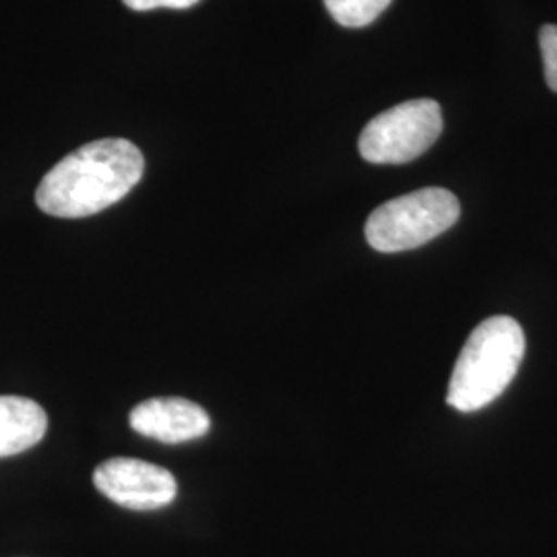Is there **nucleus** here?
I'll use <instances>...</instances> for the list:
<instances>
[{
    "label": "nucleus",
    "instance_id": "6e6552de",
    "mask_svg": "<svg viewBox=\"0 0 557 557\" xmlns=\"http://www.w3.org/2000/svg\"><path fill=\"white\" fill-rule=\"evenodd\" d=\"M391 2L393 0H324V7L338 25L358 29L379 20Z\"/></svg>",
    "mask_w": 557,
    "mask_h": 557
},
{
    "label": "nucleus",
    "instance_id": "f03ea898",
    "mask_svg": "<svg viewBox=\"0 0 557 557\" xmlns=\"http://www.w3.org/2000/svg\"><path fill=\"white\" fill-rule=\"evenodd\" d=\"M527 354L524 331L510 317H490L467 338L450 376L446 403L460 413L487 407L512 384Z\"/></svg>",
    "mask_w": 557,
    "mask_h": 557
},
{
    "label": "nucleus",
    "instance_id": "39448f33",
    "mask_svg": "<svg viewBox=\"0 0 557 557\" xmlns=\"http://www.w3.org/2000/svg\"><path fill=\"white\" fill-rule=\"evenodd\" d=\"M101 496L135 512H153L170 506L178 494V481L160 465L139 458H108L94 471Z\"/></svg>",
    "mask_w": 557,
    "mask_h": 557
},
{
    "label": "nucleus",
    "instance_id": "9d476101",
    "mask_svg": "<svg viewBox=\"0 0 557 557\" xmlns=\"http://www.w3.org/2000/svg\"><path fill=\"white\" fill-rule=\"evenodd\" d=\"M133 11H151V9H190L199 0H122Z\"/></svg>",
    "mask_w": 557,
    "mask_h": 557
},
{
    "label": "nucleus",
    "instance_id": "1a4fd4ad",
    "mask_svg": "<svg viewBox=\"0 0 557 557\" xmlns=\"http://www.w3.org/2000/svg\"><path fill=\"white\" fill-rule=\"evenodd\" d=\"M539 46L545 66V81L557 94V25H543L539 32Z\"/></svg>",
    "mask_w": 557,
    "mask_h": 557
},
{
    "label": "nucleus",
    "instance_id": "7ed1b4c3",
    "mask_svg": "<svg viewBox=\"0 0 557 557\" xmlns=\"http://www.w3.org/2000/svg\"><path fill=\"white\" fill-rule=\"evenodd\" d=\"M458 218L460 202L450 190L421 188L374 209L366 221V239L384 255L416 250L448 232Z\"/></svg>",
    "mask_w": 557,
    "mask_h": 557
},
{
    "label": "nucleus",
    "instance_id": "f257e3e1",
    "mask_svg": "<svg viewBox=\"0 0 557 557\" xmlns=\"http://www.w3.org/2000/svg\"><path fill=\"white\" fill-rule=\"evenodd\" d=\"M143 172V153L131 140H94L60 160L41 178L36 202L52 218H89L124 199L139 184Z\"/></svg>",
    "mask_w": 557,
    "mask_h": 557
},
{
    "label": "nucleus",
    "instance_id": "0eeeda50",
    "mask_svg": "<svg viewBox=\"0 0 557 557\" xmlns=\"http://www.w3.org/2000/svg\"><path fill=\"white\" fill-rule=\"evenodd\" d=\"M48 430V416L36 400L0 397V458L15 457L40 444Z\"/></svg>",
    "mask_w": 557,
    "mask_h": 557
},
{
    "label": "nucleus",
    "instance_id": "20e7f679",
    "mask_svg": "<svg viewBox=\"0 0 557 557\" xmlns=\"http://www.w3.org/2000/svg\"><path fill=\"white\" fill-rule=\"evenodd\" d=\"M442 126L438 101H405L368 122L359 137V153L379 165L409 163L438 140Z\"/></svg>",
    "mask_w": 557,
    "mask_h": 557
},
{
    "label": "nucleus",
    "instance_id": "423d86ee",
    "mask_svg": "<svg viewBox=\"0 0 557 557\" xmlns=\"http://www.w3.org/2000/svg\"><path fill=\"white\" fill-rule=\"evenodd\" d=\"M128 423L140 436L161 444H186L211 430L209 413L182 397L147 398L131 411Z\"/></svg>",
    "mask_w": 557,
    "mask_h": 557
}]
</instances>
